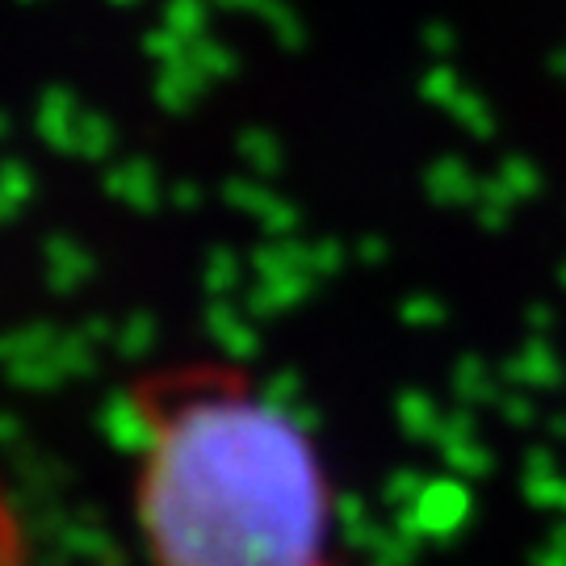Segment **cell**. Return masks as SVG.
Returning <instances> with one entry per match:
<instances>
[{
    "instance_id": "2",
    "label": "cell",
    "mask_w": 566,
    "mask_h": 566,
    "mask_svg": "<svg viewBox=\"0 0 566 566\" xmlns=\"http://www.w3.org/2000/svg\"><path fill=\"white\" fill-rule=\"evenodd\" d=\"M0 566H30V537L9 486L0 479Z\"/></svg>"
},
{
    "instance_id": "3",
    "label": "cell",
    "mask_w": 566,
    "mask_h": 566,
    "mask_svg": "<svg viewBox=\"0 0 566 566\" xmlns=\"http://www.w3.org/2000/svg\"><path fill=\"white\" fill-rule=\"evenodd\" d=\"M327 566H332V563H327Z\"/></svg>"
},
{
    "instance_id": "1",
    "label": "cell",
    "mask_w": 566,
    "mask_h": 566,
    "mask_svg": "<svg viewBox=\"0 0 566 566\" xmlns=\"http://www.w3.org/2000/svg\"><path fill=\"white\" fill-rule=\"evenodd\" d=\"M126 420L147 566L332 563L324 453L243 365H156L126 386Z\"/></svg>"
}]
</instances>
